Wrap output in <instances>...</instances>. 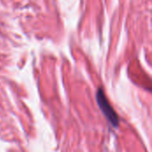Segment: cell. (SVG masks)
I'll return each instance as SVG.
<instances>
[{"label": "cell", "instance_id": "obj_1", "mask_svg": "<svg viewBox=\"0 0 152 152\" xmlns=\"http://www.w3.org/2000/svg\"><path fill=\"white\" fill-rule=\"evenodd\" d=\"M96 99L98 105L104 115V117L108 119V121L110 123V125L117 128L119 125V118L117 114V112L114 110V109L111 107L110 103L109 102L102 88H99L96 93Z\"/></svg>", "mask_w": 152, "mask_h": 152}]
</instances>
